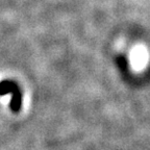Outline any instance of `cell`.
Returning <instances> with one entry per match:
<instances>
[{"label":"cell","instance_id":"obj_1","mask_svg":"<svg viewBox=\"0 0 150 150\" xmlns=\"http://www.w3.org/2000/svg\"><path fill=\"white\" fill-rule=\"evenodd\" d=\"M12 101L9 103V108L14 112H18L22 105V94L19 87L12 93Z\"/></svg>","mask_w":150,"mask_h":150},{"label":"cell","instance_id":"obj_2","mask_svg":"<svg viewBox=\"0 0 150 150\" xmlns=\"http://www.w3.org/2000/svg\"><path fill=\"white\" fill-rule=\"evenodd\" d=\"M17 88H18V86L14 81L3 80L0 82V96H3L6 94H12Z\"/></svg>","mask_w":150,"mask_h":150}]
</instances>
